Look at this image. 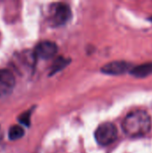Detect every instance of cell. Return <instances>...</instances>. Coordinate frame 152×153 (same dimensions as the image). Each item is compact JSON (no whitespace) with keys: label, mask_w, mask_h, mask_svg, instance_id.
<instances>
[{"label":"cell","mask_w":152,"mask_h":153,"mask_svg":"<svg viewBox=\"0 0 152 153\" xmlns=\"http://www.w3.org/2000/svg\"><path fill=\"white\" fill-rule=\"evenodd\" d=\"M72 13L65 4H56L51 13V23L53 26H61L66 23L71 18Z\"/></svg>","instance_id":"cell-3"},{"label":"cell","mask_w":152,"mask_h":153,"mask_svg":"<svg viewBox=\"0 0 152 153\" xmlns=\"http://www.w3.org/2000/svg\"><path fill=\"white\" fill-rule=\"evenodd\" d=\"M117 136V129L112 123H104L100 125L95 132V139L97 143L102 146L111 144Z\"/></svg>","instance_id":"cell-2"},{"label":"cell","mask_w":152,"mask_h":153,"mask_svg":"<svg viewBox=\"0 0 152 153\" xmlns=\"http://www.w3.org/2000/svg\"><path fill=\"white\" fill-rule=\"evenodd\" d=\"M130 68V65L124 61H114L105 65L101 71L106 74L111 75H119L126 73Z\"/></svg>","instance_id":"cell-6"},{"label":"cell","mask_w":152,"mask_h":153,"mask_svg":"<svg viewBox=\"0 0 152 153\" xmlns=\"http://www.w3.org/2000/svg\"><path fill=\"white\" fill-rule=\"evenodd\" d=\"M131 74L138 78H144L152 74V63L142 64L131 70Z\"/></svg>","instance_id":"cell-7"},{"label":"cell","mask_w":152,"mask_h":153,"mask_svg":"<svg viewBox=\"0 0 152 153\" xmlns=\"http://www.w3.org/2000/svg\"><path fill=\"white\" fill-rule=\"evenodd\" d=\"M66 64H67L66 59H65V58H59V59H57V60L54 63L52 72H53V73H56V72L61 70L63 67H65V66L66 65Z\"/></svg>","instance_id":"cell-9"},{"label":"cell","mask_w":152,"mask_h":153,"mask_svg":"<svg viewBox=\"0 0 152 153\" xmlns=\"http://www.w3.org/2000/svg\"><path fill=\"white\" fill-rule=\"evenodd\" d=\"M30 112H27V113H24L22 114L19 120L22 124H23L24 126H29L30 125Z\"/></svg>","instance_id":"cell-10"},{"label":"cell","mask_w":152,"mask_h":153,"mask_svg":"<svg viewBox=\"0 0 152 153\" xmlns=\"http://www.w3.org/2000/svg\"><path fill=\"white\" fill-rule=\"evenodd\" d=\"M57 52V46L56 43L45 40L39 42L35 48V55L36 56L41 59H49L53 57Z\"/></svg>","instance_id":"cell-5"},{"label":"cell","mask_w":152,"mask_h":153,"mask_svg":"<svg viewBox=\"0 0 152 153\" xmlns=\"http://www.w3.org/2000/svg\"><path fill=\"white\" fill-rule=\"evenodd\" d=\"M23 134H24V130L22 129V127H21L18 125H14V126H11L9 129V132H8L9 139L13 140V141L22 138L23 136Z\"/></svg>","instance_id":"cell-8"},{"label":"cell","mask_w":152,"mask_h":153,"mask_svg":"<svg viewBox=\"0 0 152 153\" xmlns=\"http://www.w3.org/2000/svg\"><path fill=\"white\" fill-rule=\"evenodd\" d=\"M125 133L131 137H139L148 134L151 127V120L147 112L135 110L129 113L123 122Z\"/></svg>","instance_id":"cell-1"},{"label":"cell","mask_w":152,"mask_h":153,"mask_svg":"<svg viewBox=\"0 0 152 153\" xmlns=\"http://www.w3.org/2000/svg\"><path fill=\"white\" fill-rule=\"evenodd\" d=\"M15 86V78L13 74L8 69L0 70V96L9 95Z\"/></svg>","instance_id":"cell-4"}]
</instances>
